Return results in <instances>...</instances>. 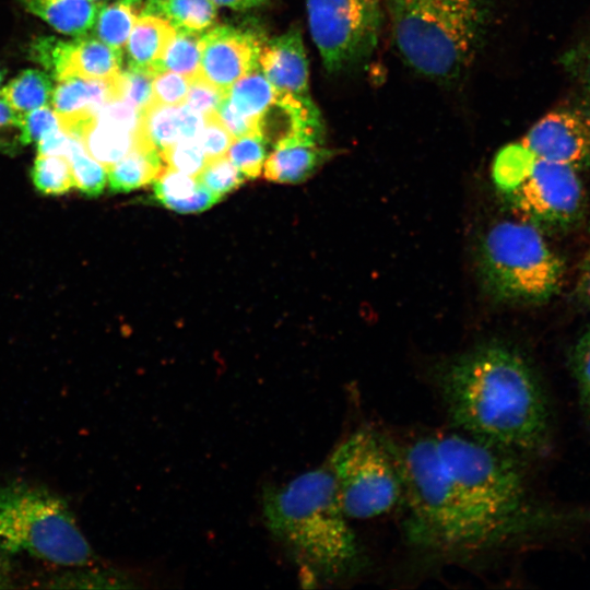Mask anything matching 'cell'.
<instances>
[{"mask_svg":"<svg viewBox=\"0 0 590 590\" xmlns=\"http://www.w3.org/2000/svg\"><path fill=\"white\" fill-rule=\"evenodd\" d=\"M437 382L451 422L464 434L517 456L547 447L546 396L531 365L512 347L477 346L448 362Z\"/></svg>","mask_w":590,"mask_h":590,"instance_id":"obj_1","label":"cell"},{"mask_svg":"<svg viewBox=\"0 0 590 590\" xmlns=\"http://www.w3.org/2000/svg\"><path fill=\"white\" fill-rule=\"evenodd\" d=\"M262 519L271 535L323 578L350 575L361 550L328 465L264 486Z\"/></svg>","mask_w":590,"mask_h":590,"instance_id":"obj_2","label":"cell"},{"mask_svg":"<svg viewBox=\"0 0 590 590\" xmlns=\"http://www.w3.org/2000/svg\"><path fill=\"white\" fill-rule=\"evenodd\" d=\"M498 0H387L392 38L416 73L451 82L465 74L483 50Z\"/></svg>","mask_w":590,"mask_h":590,"instance_id":"obj_3","label":"cell"},{"mask_svg":"<svg viewBox=\"0 0 590 590\" xmlns=\"http://www.w3.org/2000/svg\"><path fill=\"white\" fill-rule=\"evenodd\" d=\"M410 509L409 532L420 543L446 551L483 550L510 539L456 489L436 452L433 436L390 442Z\"/></svg>","mask_w":590,"mask_h":590,"instance_id":"obj_4","label":"cell"},{"mask_svg":"<svg viewBox=\"0 0 590 590\" xmlns=\"http://www.w3.org/2000/svg\"><path fill=\"white\" fill-rule=\"evenodd\" d=\"M438 458L456 489L509 538L543 520L531 504L517 455L467 434L432 435Z\"/></svg>","mask_w":590,"mask_h":590,"instance_id":"obj_5","label":"cell"},{"mask_svg":"<svg viewBox=\"0 0 590 590\" xmlns=\"http://www.w3.org/2000/svg\"><path fill=\"white\" fill-rule=\"evenodd\" d=\"M0 546L62 567L95 559L67 500L50 488L12 480L0 483Z\"/></svg>","mask_w":590,"mask_h":590,"instance_id":"obj_6","label":"cell"},{"mask_svg":"<svg viewBox=\"0 0 590 590\" xmlns=\"http://www.w3.org/2000/svg\"><path fill=\"white\" fill-rule=\"evenodd\" d=\"M483 283L496 299L542 303L560 290L565 267L541 228L526 222L504 221L485 235L480 256Z\"/></svg>","mask_w":590,"mask_h":590,"instance_id":"obj_7","label":"cell"},{"mask_svg":"<svg viewBox=\"0 0 590 590\" xmlns=\"http://www.w3.org/2000/svg\"><path fill=\"white\" fill-rule=\"evenodd\" d=\"M492 174L516 214L539 228L566 227L582 213L585 192L578 170L538 157L519 141L497 153Z\"/></svg>","mask_w":590,"mask_h":590,"instance_id":"obj_8","label":"cell"},{"mask_svg":"<svg viewBox=\"0 0 590 590\" xmlns=\"http://www.w3.org/2000/svg\"><path fill=\"white\" fill-rule=\"evenodd\" d=\"M328 468L349 519L381 516L403 497L400 471L389 441L369 428L350 434L332 452Z\"/></svg>","mask_w":590,"mask_h":590,"instance_id":"obj_9","label":"cell"},{"mask_svg":"<svg viewBox=\"0 0 590 590\" xmlns=\"http://www.w3.org/2000/svg\"><path fill=\"white\" fill-rule=\"evenodd\" d=\"M308 26L324 69L352 72L373 57L381 32L380 0H306Z\"/></svg>","mask_w":590,"mask_h":590,"instance_id":"obj_10","label":"cell"},{"mask_svg":"<svg viewBox=\"0 0 590 590\" xmlns=\"http://www.w3.org/2000/svg\"><path fill=\"white\" fill-rule=\"evenodd\" d=\"M519 142L538 157L578 172L590 168V102L576 93L539 119Z\"/></svg>","mask_w":590,"mask_h":590,"instance_id":"obj_11","label":"cell"},{"mask_svg":"<svg viewBox=\"0 0 590 590\" xmlns=\"http://www.w3.org/2000/svg\"><path fill=\"white\" fill-rule=\"evenodd\" d=\"M261 40L247 31L219 25L202 34L200 75L228 92L258 68Z\"/></svg>","mask_w":590,"mask_h":590,"instance_id":"obj_12","label":"cell"},{"mask_svg":"<svg viewBox=\"0 0 590 590\" xmlns=\"http://www.w3.org/2000/svg\"><path fill=\"white\" fill-rule=\"evenodd\" d=\"M258 66L280 92L310 97L308 61L298 26L262 43Z\"/></svg>","mask_w":590,"mask_h":590,"instance_id":"obj_13","label":"cell"},{"mask_svg":"<svg viewBox=\"0 0 590 590\" xmlns=\"http://www.w3.org/2000/svg\"><path fill=\"white\" fill-rule=\"evenodd\" d=\"M116 78L101 80L68 76L58 80L52 91L50 105L60 119L61 128L68 130L92 118L103 104L118 99Z\"/></svg>","mask_w":590,"mask_h":590,"instance_id":"obj_14","label":"cell"},{"mask_svg":"<svg viewBox=\"0 0 590 590\" xmlns=\"http://www.w3.org/2000/svg\"><path fill=\"white\" fill-rule=\"evenodd\" d=\"M332 155L322 142L286 137L273 144L263 163V176L280 184H298L310 177Z\"/></svg>","mask_w":590,"mask_h":590,"instance_id":"obj_15","label":"cell"},{"mask_svg":"<svg viewBox=\"0 0 590 590\" xmlns=\"http://www.w3.org/2000/svg\"><path fill=\"white\" fill-rule=\"evenodd\" d=\"M204 116L187 104H148L141 110L140 134L161 153L182 140H197Z\"/></svg>","mask_w":590,"mask_h":590,"instance_id":"obj_16","label":"cell"},{"mask_svg":"<svg viewBox=\"0 0 590 590\" xmlns=\"http://www.w3.org/2000/svg\"><path fill=\"white\" fill-rule=\"evenodd\" d=\"M121 51L94 35H82L67 40L62 60L55 80L68 76L111 80L122 70Z\"/></svg>","mask_w":590,"mask_h":590,"instance_id":"obj_17","label":"cell"},{"mask_svg":"<svg viewBox=\"0 0 590 590\" xmlns=\"http://www.w3.org/2000/svg\"><path fill=\"white\" fill-rule=\"evenodd\" d=\"M175 35L176 28L165 19L152 14L140 15L123 49L127 68L155 75Z\"/></svg>","mask_w":590,"mask_h":590,"instance_id":"obj_18","label":"cell"},{"mask_svg":"<svg viewBox=\"0 0 590 590\" xmlns=\"http://www.w3.org/2000/svg\"><path fill=\"white\" fill-rule=\"evenodd\" d=\"M153 196L165 208L177 213H199L221 199L194 176L166 168L153 181Z\"/></svg>","mask_w":590,"mask_h":590,"instance_id":"obj_19","label":"cell"},{"mask_svg":"<svg viewBox=\"0 0 590 590\" xmlns=\"http://www.w3.org/2000/svg\"><path fill=\"white\" fill-rule=\"evenodd\" d=\"M166 168L161 152L138 137L135 148L107 167L108 186L113 192H129L153 182Z\"/></svg>","mask_w":590,"mask_h":590,"instance_id":"obj_20","label":"cell"},{"mask_svg":"<svg viewBox=\"0 0 590 590\" xmlns=\"http://www.w3.org/2000/svg\"><path fill=\"white\" fill-rule=\"evenodd\" d=\"M27 11L56 31L79 37L93 28L102 4L92 0H20Z\"/></svg>","mask_w":590,"mask_h":590,"instance_id":"obj_21","label":"cell"},{"mask_svg":"<svg viewBox=\"0 0 590 590\" xmlns=\"http://www.w3.org/2000/svg\"><path fill=\"white\" fill-rule=\"evenodd\" d=\"M157 15L176 30L204 33L216 20V4L212 0H153L144 2L141 15Z\"/></svg>","mask_w":590,"mask_h":590,"instance_id":"obj_22","label":"cell"},{"mask_svg":"<svg viewBox=\"0 0 590 590\" xmlns=\"http://www.w3.org/2000/svg\"><path fill=\"white\" fill-rule=\"evenodd\" d=\"M86 152L105 167L115 164L137 145V133L88 120L78 132Z\"/></svg>","mask_w":590,"mask_h":590,"instance_id":"obj_23","label":"cell"},{"mask_svg":"<svg viewBox=\"0 0 590 590\" xmlns=\"http://www.w3.org/2000/svg\"><path fill=\"white\" fill-rule=\"evenodd\" d=\"M142 0H114L97 12L93 35L123 54L130 33L141 15Z\"/></svg>","mask_w":590,"mask_h":590,"instance_id":"obj_24","label":"cell"},{"mask_svg":"<svg viewBox=\"0 0 590 590\" xmlns=\"http://www.w3.org/2000/svg\"><path fill=\"white\" fill-rule=\"evenodd\" d=\"M233 106L243 115L260 121L275 105L278 90L258 68L238 80L228 91Z\"/></svg>","mask_w":590,"mask_h":590,"instance_id":"obj_25","label":"cell"},{"mask_svg":"<svg viewBox=\"0 0 590 590\" xmlns=\"http://www.w3.org/2000/svg\"><path fill=\"white\" fill-rule=\"evenodd\" d=\"M52 78L37 69H27L0 90L10 106L24 115L50 103Z\"/></svg>","mask_w":590,"mask_h":590,"instance_id":"obj_26","label":"cell"},{"mask_svg":"<svg viewBox=\"0 0 590 590\" xmlns=\"http://www.w3.org/2000/svg\"><path fill=\"white\" fill-rule=\"evenodd\" d=\"M202 34L176 30V35L158 64V72L173 71L189 81L200 75Z\"/></svg>","mask_w":590,"mask_h":590,"instance_id":"obj_27","label":"cell"},{"mask_svg":"<svg viewBox=\"0 0 590 590\" xmlns=\"http://www.w3.org/2000/svg\"><path fill=\"white\" fill-rule=\"evenodd\" d=\"M559 63L577 94L590 102V21L560 54Z\"/></svg>","mask_w":590,"mask_h":590,"instance_id":"obj_28","label":"cell"},{"mask_svg":"<svg viewBox=\"0 0 590 590\" xmlns=\"http://www.w3.org/2000/svg\"><path fill=\"white\" fill-rule=\"evenodd\" d=\"M34 186L44 194L60 196L74 188L68 158L38 154L31 170Z\"/></svg>","mask_w":590,"mask_h":590,"instance_id":"obj_29","label":"cell"},{"mask_svg":"<svg viewBox=\"0 0 590 590\" xmlns=\"http://www.w3.org/2000/svg\"><path fill=\"white\" fill-rule=\"evenodd\" d=\"M74 188L88 197L99 196L108 182L107 167L94 160L84 145L75 149L69 156Z\"/></svg>","mask_w":590,"mask_h":590,"instance_id":"obj_30","label":"cell"},{"mask_svg":"<svg viewBox=\"0 0 590 590\" xmlns=\"http://www.w3.org/2000/svg\"><path fill=\"white\" fill-rule=\"evenodd\" d=\"M226 157L245 178L255 179L261 175L266 161V142L257 134L237 138L231 144Z\"/></svg>","mask_w":590,"mask_h":590,"instance_id":"obj_31","label":"cell"},{"mask_svg":"<svg viewBox=\"0 0 590 590\" xmlns=\"http://www.w3.org/2000/svg\"><path fill=\"white\" fill-rule=\"evenodd\" d=\"M196 178L220 199L236 190L245 180V176L226 156L209 160Z\"/></svg>","mask_w":590,"mask_h":590,"instance_id":"obj_32","label":"cell"},{"mask_svg":"<svg viewBox=\"0 0 590 590\" xmlns=\"http://www.w3.org/2000/svg\"><path fill=\"white\" fill-rule=\"evenodd\" d=\"M569 365L577 384L581 412L590 426V329L573 347Z\"/></svg>","mask_w":590,"mask_h":590,"instance_id":"obj_33","label":"cell"},{"mask_svg":"<svg viewBox=\"0 0 590 590\" xmlns=\"http://www.w3.org/2000/svg\"><path fill=\"white\" fill-rule=\"evenodd\" d=\"M154 74L126 68L116 78L118 99H123L142 110L151 101Z\"/></svg>","mask_w":590,"mask_h":590,"instance_id":"obj_34","label":"cell"},{"mask_svg":"<svg viewBox=\"0 0 590 590\" xmlns=\"http://www.w3.org/2000/svg\"><path fill=\"white\" fill-rule=\"evenodd\" d=\"M76 570L50 579L49 587L54 588H128L125 578L117 573L106 569H86L74 567Z\"/></svg>","mask_w":590,"mask_h":590,"instance_id":"obj_35","label":"cell"},{"mask_svg":"<svg viewBox=\"0 0 590 590\" xmlns=\"http://www.w3.org/2000/svg\"><path fill=\"white\" fill-rule=\"evenodd\" d=\"M161 154L168 168L194 177L201 173L208 162L205 154L196 140L179 141Z\"/></svg>","mask_w":590,"mask_h":590,"instance_id":"obj_36","label":"cell"},{"mask_svg":"<svg viewBox=\"0 0 590 590\" xmlns=\"http://www.w3.org/2000/svg\"><path fill=\"white\" fill-rule=\"evenodd\" d=\"M189 80L173 71L156 73L152 82L150 104L178 106L185 104Z\"/></svg>","mask_w":590,"mask_h":590,"instance_id":"obj_37","label":"cell"},{"mask_svg":"<svg viewBox=\"0 0 590 590\" xmlns=\"http://www.w3.org/2000/svg\"><path fill=\"white\" fill-rule=\"evenodd\" d=\"M141 110L123 99H111L103 104L93 115V121L138 133Z\"/></svg>","mask_w":590,"mask_h":590,"instance_id":"obj_38","label":"cell"},{"mask_svg":"<svg viewBox=\"0 0 590 590\" xmlns=\"http://www.w3.org/2000/svg\"><path fill=\"white\" fill-rule=\"evenodd\" d=\"M235 138L226 129L223 122L213 111L204 117V126L196 140L208 161L226 156V153Z\"/></svg>","mask_w":590,"mask_h":590,"instance_id":"obj_39","label":"cell"},{"mask_svg":"<svg viewBox=\"0 0 590 590\" xmlns=\"http://www.w3.org/2000/svg\"><path fill=\"white\" fill-rule=\"evenodd\" d=\"M23 145L37 143L50 131L60 128V119L48 105L31 110L21 116Z\"/></svg>","mask_w":590,"mask_h":590,"instance_id":"obj_40","label":"cell"},{"mask_svg":"<svg viewBox=\"0 0 590 590\" xmlns=\"http://www.w3.org/2000/svg\"><path fill=\"white\" fill-rule=\"evenodd\" d=\"M228 92L215 86L202 75L189 81V90L185 104L204 117L216 110Z\"/></svg>","mask_w":590,"mask_h":590,"instance_id":"obj_41","label":"cell"},{"mask_svg":"<svg viewBox=\"0 0 590 590\" xmlns=\"http://www.w3.org/2000/svg\"><path fill=\"white\" fill-rule=\"evenodd\" d=\"M215 111L220 120L235 139L248 134L261 137L260 121L249 118L238 111L231 103L228 95L222 101Z\"/></svg>","mask_w":590,"mask_h":590,"instance_id":"obj_42","label":"cell"},{"mask_svg":"<svg viewBox=\"0 0 590 590\" xmlns=\"http://www.w3.org/2000/svg\"><path fill=\"white\" fill-rule=\"evenodd\" d=\"M22 123L19 115L0 92V150L14 151L23 145Z\"/></svg>","mask_w":590,"mask_h":590,"instance_id":"obj_43","label":"cell"},{"mask_svg":"<svg viewBox=\"0 0 590 590\" xmlns=\"http://www.w3.org/2000/svg\"><path fill=\"white\" fill-rule=\"evenodd\" d=\"M590 232V229H589ZM590 240V239H589ZM577 292L580 298L588 305H590V241L588 250L585 255L581 263L579 279L577 283Z\"/></svg>","mask_w":590,"mask_h":590,"instance_id":"obj_44","label":"cell"},{"mask_svg":"<svg viewBox=\"0 0 590 590\" xmlns=\"http://www.w3.org/2000/svg\"><path fill=\"white\" fill-rule=\"evenodd\" d=\"M9 555L10 554L0 546V589L13 587V568Z\"/></svg>","mask_w":590,"mask_h":590,"instance_id":"obj_45","label":"cell"},{"mask_svg":"<svg viewBox=\"0 0 590 590\" xmlns=\"http://www.w3.org/2000/svg\"><path fill=\"white\" fill-rule=\"evenodd\" d=\"M216 5L233 10H249L268 3L270 0H212Z\"/></svg>","mask_w":590,"mask_h":590,"instance_id":"obj_46","label":"cell"},{"mask_svg":"<svg viewBox=\"0 0 590 590\" xmlns=\"http://www.w3.org/2000/svg\"><path fill=\"white\" fill-rule=\"evenodd\" d=\"M92 1H94V2H96L98 4H103V3L107 2V1H110V0H92Z\"/></svg>","mask_w":590,"mask_h":590,"instance_id":"obj_47","label":"cell"},{"mask_svg":"<svg viewBox=\"0 0 590 590\" xmlns=\"http://www.w3.org/2000/svg\"><path fill=\"white\" fill-rule=\"evenodd\" d=\"M2 79H3V73H2V71H1V69H0V84H1V82H2Z\"/></svg>","mask_w":590,"mask_h":590,"instance_id":"obj_48","label":"cell"},{"mask_svg":"<svg viewBox=\"0 0 590 590\" xmlns=\"http://www.w3.org/2000/svg\"><path fill=\"white\" fill-rule=\"evenodd\" d=\"M142 1H143V3H144V2H148V1H153V0H142Z\"/></svg>","mask_w":590,"mask_h":590,"instance_id":"obj_49","label":"cell"}]
</instances>
